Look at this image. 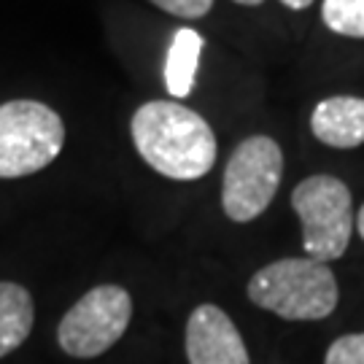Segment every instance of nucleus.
<instances>
[{"mask_svg":"<svg viewBox=\"0 0 364 364\" xmlns=\"http://www.w3.org/2000/svg\"><path fill=\"white\" fill-rule=\"evenodd\" d=\"M132 318L130 291L119 284L90 289L57 326V343L68 356L95 359L111 351L124 338Z\"/></svg>","mask_w":364,"mask_h":364,"instance_id":"6","label":"nucleus"},{"mask_svg":"<svg viewBox=\"0 0 364 364\" xmlns=\"http://www.w3.org/2000/svg\"><path fill=\"white\" fill-rule=\"evenodd\" d=\"M356 230H359V235H362L364 240V205L359 208V216H356Z\"/></svg>","mask_w":364,"mask_h":364,"instance_id":"15","label":"nucleus"},{"mask_svg":"<svg viewBox=\"0 0 364 364\" xmlns=\"http://www.w3.org/2000/svg\"><path fill=\"white\" fill-rule=\"evenodd\" d=\"M183 346L189 364H251L240 329L213 302H203L189 313Z\"/></svg>","mask_w":364,"mask_h":364,"instance_id":"7","label":"nucleus"},{"mask_svg":"<svg viewBox=\"0 0 364 364\" xmlns=\"http://www.w3.org/2000/svg\"><path fill=\"white\" fill-rule=\"evenodd\" d=\"M291 208L302 221V248L316 262L340 259L353 232L351 189L335 176H311L291 192Z\"/></svg>","mask_w":364,"mask_h":364,"instance_id":"4","label":"nucleus"},{"mask_svg":"<svg viewBox=\"0 0 364 364\" xmlns=\"http://www.w3.org/2000/svg\"><path fill=\"white\" fill-rule=\"evenodd\" d=\"M151 3L181 19H200L213 9V0H151Z\"/></svg>","mask_w":364,"mask_h":364,"instance_id":"13","label":"nucleus"},{"mask_svg":"<svg viewBox=\"0 0 364 364\" xmlns=\"http://www.w3.org/2000/svg\"><path fill=\"white\" fill-rule=\"evenodd\" d=\"M132 144L146 165L173 181H197L216 162V135L197 111L151 100L132 114Z\"/></svg>","mask_w":364,"mask_h":364,"instance_id":"1","label":"nucleus"},{"mask_svg":"<svg viewBox=\"0 0 364 364\" xmlns=\"http://www.w3.org/2000/svg\"><path fill=\"white\" fill-rule=\"evenodd\" d=\"M235 3H240V6H259L264 0H235Z\"/></svg>","mask_w":364,"mask_h":364,"instance_id":"16","label":"nucleus"},{"mask_svg":"<svg viewBox=\"0 0 364 364\" xmlns=\"http://www.w3.org/2000/svg\"><path fill=\"white\" fill-rule=\"evenodd\" d=\"M200 54H203V36L192 27L176 30L170 41L168 60H165V87L170 97L186 100L195 90L197 68H200Z\"/></svg>","mask_w":364,"mask_h":364,"instance_id":"10","label":"nucleus"},{"mask_svg":"<svg viewBox=\"0 0 364 364\" xmlns=\"http://www.w3.org/2000/svg\"><path fill=\"white\" fill-rule=\"evenodd\" d=\"M311 130L324 146L356 149L364 144V100L351 95L326 97L313 108Z\"/></svg>","mask_w":364,"mask_h":364,"instance_id":"8","label":"nucleus"},{"mask_svg":"<svg viewBox=\"0 0 364 364\" xmlns=\"http://www.w3.org/2000/svg\"><path fill=\"white\" fill-rule=\"evenodd\" d=\"M36 305L22 284L0 281V359L16 351L33 332Z\"/></svg>","mask_w":364,"mask_h":364,"instance_id":"9","label":"nucleus"},{"mask_svg":"<svg viewBox=\"0 0 364 364\" xmlns=\"http://www.w3.org/2000/svg\"><path fill=\"white\" fill-rule=\"evenodd\" d=\"M324 364H364V332L343 335L326 348Z\"/></svg>","mask_w":364,"mask_h":364,"instance_id":"12","label":"nucleus"},{"mask_svg":"<svg viewBox=\"0 0 364 364\" xmlns=\"http://www.w3.org/2000/svg\"><path fill=\"white\" fill-rule=\"evenodd\" d=\"M284 176V151L267 135H251L232 151L221 178V208L227 219L246 224L273 203Z\"/></svg>","mask_w":364,"mask_h":364,"instance_id":"5","label":"nucleus"},{"mask_svg":"<svg viewBox=\"0 0 364 364\" xmlns=\"http://www.w3.org/2000/svg\"><path fill=\"white\" fill-rule=\"evenodd\" d=\"M287 9H291V11H302V9H308L313 0H281Z\"/></svg>","mask_w":364,"mask_h":364,"instance_id":"14","label":"nucleus"},{"mask_svg":"<svg viewBox=\"0 0 364 364\" xmlns=\"http://www.w3.org/2000/svg\"><path fill=\"white\" fill-rule=\"evenodd\" d=\"M324 25L346 38H364V0H324Z\"/></svg>","mask_w":364,"mask_h":364,"instance_id":"11","label":"nucleus"},{"mask_svg":"<svg viewBox=\"0 0 364 364\" xmlns=\"http://www.w3.org/2000/svg\"><path fill=\"white\" fill-rule=\"evenodd\" d=\"M246 294L257 308L287 321H321L338 308L340 289L326 262L289 257L251 275Z\"/></svg>","mask_w":364,"mask_h":364,"instance_id":"2","label":"nucleus"},{"mask_svg":"<svg viewBox=\"0 0 364 364\" xmlns=\"http://www.w3.org/2000/svg\"><path fill=\"white\" fill-rule=\"evenodd\" d=\"M65 146V124L38 100L0 103V178H25L49 168Z\"/></svg>","mask_w":364,"mask_h":364,"instance_id":"3","label":"nucleus"}]
</instances>
